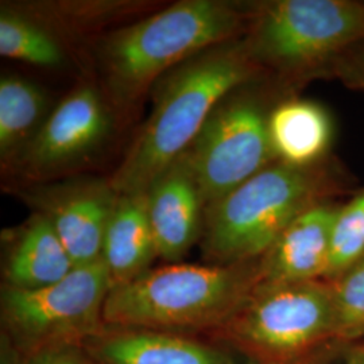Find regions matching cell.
I'll return each instance as SVG.
<instances>
[{"instance_id":"1","label":"cell","mask_w":364,"mask_h":364,"mask_svg":"<svg viewBox=\"0 0 364 364\" xmlns=\"http://www.w3.org/2000/svg\"><path fill=\"white\" fill-rule=\"evenodd\" d=\"M259 73L240 37L196 54L159 78L150 117L111 178L117 193H146L189 150L215 107Z\"/></svg>"},{"instance_id":"2","label":"cell","mask_w":364,"mask_h":364,"mask_svg":"<svg viewBox=\"0 0 364 364\" xmlns=\"http://www.w3.org/2000/svg\"><path fill=\"white\" fill-rule=\"evenodd\" d=\"M336 158L305 168L274 162L205 209L204 250L219 264L258 260L289 224L351 186Z\"/></svg>"},{"instance_id":"3","label":"cell","mask_w":364,"mask_h":364,"mask_svg":"<svg viewBox=\"0 0 364 364\" xmlns=\"http://www.w3.org/2000/svg\"><path fill=\"white\" fill-rule=\"evenodd\" d=\"M246 25L247 13L231 3L178 1L105 39L99 63L105 88L117 105H132L196 54L240 38Z\"/></svg>"},{"instance_id":"4","label":"cell","mask_w":364,"mask_h":364,"mask_svg":"<svg viewBox=\"0 0 364 364\" xmlns=\"http://www.w3.org/2000/svg\"><path fill=\"white\" fill-rule=\"evenodd\" d=\"M257 285L258 260L210 266L169 264L111 287L103 321L132 329L228 324Z\"/></svg>"},{"instance_id":"5","label":"cell","mask_w":364,"mask_h":364,"mask_svg":"<svg viewBox=\"0 0 364 364\" xmlns=\"http://www.w3.org/2000/svg\"><path fill=\"white\" fill-rule=\"evenodd\" d=\"M242 42L250 60L285 81L333 75L364 43V1L273 0L247 11Z\"/></svg>"},{"instance_id":"6","label":"cell","mask_w":364,"mask_h":364,"mask_svg":"<svg viewBox=\"0 0 364 364\" xmlns=\"http://www.w3.org/2000/svg\"><path fill=\"white\" fill-rule=\"evenodd\" d=\"M248 84L215 107L185 153L207 207L277 162L269 136L274 105Z\"/></svg>"},{"instance_id":"7","label":"cell","mask_w":364,"mask_h":364,"mask_svg":"<svg viewBox=\"0 0 364 364\" xmlns=\"http://www.w3.org/2000/svg\"><path fill=\"white\" fill-rule=\"evenodd\" d=\"M112 287L105 260L76 267L50 287L22 290L4 287L1 312L7 328L30 351L69 346L91 336L103 321Z\"/></svg>"},{"instance_id":"8","label":"cell","mask_w":364,"mask_h":364,"mask_svg":"<svg viewBox=\"0 0 364 364\" xmlns=\"http://www.w3.org/2000/svg\"><path fill=\"white\" fill-rule=\"evenodd\" d=\"M333 289L328 281L257 287L228 323L262 358L289 360L335 340Z\"/></svg>"},{"instance_id":"9","label":"cell","mask_w":364,"mask_h":364,"mask_svg":"<svg viewBox=\"0 0 364 364\" xmlns=\"http://www.w3.org/2000/svg\"><path fill=\"white\" fill-rule=\"evenodd\" d=\"M112 124L102 95L90 85L78 87L53 108L14 164L34 180L57 176L96 154L109 138Z\"/></svg>"},{"instance_id":"10","label":"cell","mask_w":364,"mask_h":364,"mask_svg":"<svg viewBox=\"0 0 364 364\" xmlns=\"http://www.w3.org/2000/svg\"><path fill=\"white\" fill-rule=\"evenodd\" d=\"M119 196L111 180L97 177L37 183L22 192L34 212L50 221L76 267L103 259L105 234Z\"/></svg>"},{"instance_id":"11","label":"cell","mask_w":364,"mask_h":364,"mask_svg":"<svg viewBox=\"0 0 364 364\" xmlns=\"http://www.w3.org/2000/svg\"><path fill=\"white\" fill-rule=\"evenodd\" d=\"M158 257L181 260L204 231L207 203L188 156H180L146 191Z\"/></svg>"},{"instance_id":"12","label":"cell","mask_w":364,"mask_h":364,"mask_svg":"<svg viewBox=\"0 0 364 364\" xmlns=\"http://www.w3.org/2000/svg\"><path fill=\"white\" fill-rule=\"evenodd\" d=\"M340 205L336 200L324 201L291 221L258 259L257 287L324 281Z\"/></svg>"},{"instance_id":"13","label":"cell","mask_w":364,"mask_h":364,"mask_svg":"<svg viewBox=\"0 0 364 364\" xmlns=\"http://www.w3.org/2000/svg\"><path fill=\"white\" fill-rule=\"evenodd\" d=\"M75 269L64 243L43 215L34 212L14 231L4 262L6 287L22 290L50 287Z\"/></svg>"},{"instance_id":"14","label":"cell","mask_w":364,"mask_h":364,"mask_svg":"<svg viewBox=\"0 0 364 364\" xmlns=\"http://www.w3.org/2000/svg\"><path fill=\"white\" fill-rule=\"evenodd\" d=\"M269 136L278 162L297 168L312 166L331 156L333 122L323 105L287 97L270 111Z\"/></svg>"},{"instance_id":"15","label":"cell","mask_w":364,"mask_h":364,"mask_svg":"<svg viewBox=\"0 0 364 364\" xmlns=\"http://www.w3.org/2000/svg\"><path fill=\"white\" fill-rule=\"evenodd\" d=\"M156 257L146 193L119 196L103 247V260L112 287L129 284L151 270Z\"/></svg>"},{"instance_id":"16","label":"cell","mask_w":364,"mask_h":364,"mask_svg":"<svg viewBox=\"0 0 364 364\" xmlns=\"http://www.w3.org/2000/svg\"><path fill=\"white\" fill-rule=\"evenodd\" d=\"M95 351L107 364H235L208 346L151 331L108 336L97 343Z\"/></svg>"},{"instance_id":"17","label":"cell","mask_w":364,"mask_h":364,"mask_svg":"<svg viewBox=\"0 0 364 364\" xmlns=\"http://www.w3.org/2000/svg\"><path fill=\"white\" fill-rule=\"evenodd\" d=\"M49 99L36 82L9 75L0 80V156L14 164L49 117Z\"/></svg>"},{"instance_id":"18","label":"cell","mask_w":364,"mask_h":364,"mask_svg":"<svg viewBox=\"0 0 364 364\" xmlns=\"http://www.w3.org/2000/svg\"><path fill=\"white\" fill-rule=\"evenodd\" d=\"M0 54L42 68H55L65 61L61 43L48 27L4 6L0 11Z\"/></svg>"},{"instance_id":"19","label":"cell","mask_w":364,"mask_h":364,"mask_svg":"<svg viewBox=\"0 0 364 364\" xmlns=\"http://www.w3.org/2000/svg\"><path fill=\"white\" fill-rule=\"evenodd\" d=\"M364 254V188L341 203L332 230L324 281L333 282Z\"/></svg>"},{"instance_id":"20","label":"cell","mask_w":364,"mask_h":364,"mask_svg":"<svg viewBox=\"0 0 364 364\" xmlns=\"http://www.w3.org/2000/svg\"><path fill=\"white\" fill-rule=\"evenodd\" d=\"M335 302V340L358 343L364 336V254L331 282Z\"/></svg>"},{"instance_id":"21","label":"cell","mask_w":364,"mask_h":364,"mask_svg":"<svg viewBox=\"0 0 364 364\" xmlns=\"http://www.w3.org/2000/svg\"><path fill=\"white\" fill-rule=\"evenodd\" d=\"M333 75L353 88L364 90V43L359 45L338 63Z\"/></svg>"},{"instance_id":"22","label":"cell","mask_w":364,"mask_h":364,"mask_svg":"<svg viewBox=\"0 0 364 364\" xmlns=\"http://www.w3.org/2000/svg\"><path fill=\"white\" fill-rule=\"evenodd\" d=\"M25 364H90L70 346L48 347L31 352Z\"/></svg>"},{"instance_id":"23","label":"cell","mask_w":364,"mask_h":364,"mask_svg":"<svg viewBox=\"0 0 364 364\" xmlns=\"http://www.w3.org/2000/svg\"><path fill=\"white\" fill-rule=\"evenodd\" d=\"M338 363L335 364H364V343H352L341 350Z\"/></svg>"},{"instance_id":"24","label":"cell","mask_w":364,"mask_h":364,"mask_svg":"<svg viewBox=\"0 0 364 364\" xmlns=\"http://www.w3.org/2000/svg\"><path fill=\"white\" fill-rule=\"evenodd\" d=\"M360 341H362V343H364V336L363 338H362V340H360Z\"/></svg>"}]
</instances>
